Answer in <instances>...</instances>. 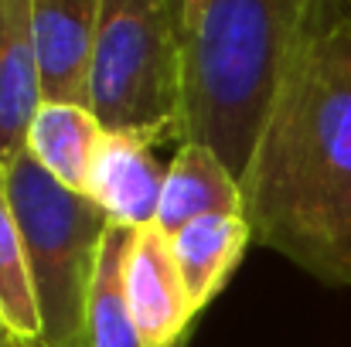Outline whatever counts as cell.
Wrapping results in <instances>:
<instances>
[{"instance_id": "10", "label": "cell", "mask_w": 351, "mask_h": 347, "mask_svg": "<svg viewBox=\"0 0 351 347\" xmlns=\"http://www.w3.org/2000/svg\"><path fill=\"white\" fill-rule=\"evenodd\" d=\"M249 242L252 231L245 215H208L171 235V252L195 313H202L222 293Z\"/></svg>"}, {"instance_id": "14", "label": "cell", "mask_w": 351, "mask_h": 347, "mask_svg": "<svg viewBox=\"0 0 351 347\" xmlns=\"http://www.w3.org/2000/svg\"><path fill=\"white\" fill-rule=\"evenodd\" d=\"M314 14H321V17H348L351 0H317L314 3Z\"/></svg>"}, {"instance_id": "6", "label": "cell", "mask_w": 351, "mask_h": 347, "mask_svg": "<svg viewBox=\"0 0 351 347\" xmlns=\"http://www.w3.org/2000/svg\"><path fill=\"white\" fill-rule=\"evenodd\" d=\"M99 17L103 0H31V31L45 103L89 106Z\"/></svg>"}, {"instance_id": "11", "label": "cell", "mask_w": 351, "mask_h": 347, "mask_svg": "<svg viewBox=\"0 0 351 347\" xmlns=\"http://www.w3.org/2000/svg\"><path fill=\"white\" fill-rule=\"evenodd\" d=\"M103 123L79 103H41L27 133V153L72 191H86L93 157L103 140Z\"/></svg>"}, {"instance_id": "2", "label": "cell", "mask_w": 351, "mask_h": 347, "mask_svg": "<svg viewBox=\"0 0 351 347\" xmlns=\"http://www.w3.org/2000/svg\"><path fill=\"white\" fill-rule=\"evenodd\" d=\"M317 0H205L181 38V143L242 177Z\"/></svg>"}, {"instance_id": "1", "label": "cell", "mask_w": 351, "mask_h": 347, "mask_svg": "<svg viewBox=\"0 0 351 347\" xmlns=\"http://www.w3.org/2000/svg\"><path fill=\"white\" fill-rule=\"evenodd\" d=\"M239 184L252 245L351 286V14L311 17Z\"/></svg>"}, {"instance_id": "17", "label": "cell", "mask_w": 351, "mask_h": 347, "mask_svg": "<svg viewBox=\"0 0 351 347\" xmlns=\"http://www.w3.org/2000/svg\"><path fill=\"white\" fill-rule=\"evenodd\" d=\"M7 347H21V344H17V341H10V344H7Z\"/></svg>"}, {"instance_id": "7", "label": "cell", "mask_w": 351, "mask_h": 347, "mask_svg": "<svg viewBox=\"0 0 351 347\" xmlns=\"http://www.w3.org/2000/svg\"><path fill=\"white\" fill-rule=\"evenodd\" d=\"M167 164L157 157V143L136 133L106 129L86 177V198H93L110 225L147 229L157 222Z\"/></svg>"}, {"instance_id": "9", "label": "cell", "mask_w": 351, "mask_h": 347, "mask_svg": "<svg viewBox=\"0 0 351 347\" xmlns=\"http://www.w3.org/2000/svg\"><path fill=\"white\" fill-rule=\"evenodd\" d=\"M208 215H242V184L212 146L178 143L167 164L154 225L174 235Z\"/></svg>"}, {"instance_id": "3", "label": "cell", "mask_w": 351, "mask_h": 347, "mask_svg": "<svg viewBox=\"0 0 351 347\" xmlns=\"http://www.w3.org/2000/svg\"><path fill=\"white\" fill-rule=\"evenodd\" d=\"M7 194L34 283L41 344L86 347V307L110 218L82 191L65 188L24 150L7 167Z\"/></svg>"}, {"instance_id": "8", "label": "cell", "mask_w": 351, "mask_h": 347, "mask_svg": "<svg viewBox=\"0 0 351 347\" xmlns=\"http://www.w3.org/2000/svg\"><path fill=\"white\" fill-rule=\"evenodd\" d=\"M41 72L31 31V0H0V167L24 150L34 113L41 110Z\"/></svg>"}, {"instance_id": "4", "label": "cell", "mask_w": 351, "mask_h": 347, "mask_svg": "<svg viewBox=\"0 0 351 347\" xmlns=\"http://www.w3.org/2000/svg\"><path fill=\"white\" fill-rule=\"evenodd\" d=\"M89 110L103 129L181 143V31L167 0H103Z\"/></svg>"}, {"instance_id": "13", "label": "cell", "mask_w": 351, "mask_h": 347, "mask_svg": "<svg viewBox=\"0 0 351 347\" xmlns=\"http://www.w3.org/2000/svg\"><path fill=\"white\" fill-rule=\"evenodd\" d=\"M167 3H171L174 24H178V31H181V38H184V34H188V27L195 24L198 10L205 7V0H167Z\"/></svg>"}, {"instance_id": "15", "label": "cell", "mask_w": 351, "mask_h": 347, "mask_svg": "<svg viewBox=\"0 0 351 347\" xmlns=\"http://www.w3.org/2000/svg\"><path fill=\"white\" fill-rule=\"evenodd\" d=\"M10 341H14V337H10V331H7V320H3V310H0V347H7Z\"/></svg>"}, {"instance_id": "12", "label": "cell", "mask_w": 351, "mask_h": 347, "mask_svg": "<svg viewBox=\"0 0 351 347\" xmlns=\"http://www.w3.org/2000/svg\"><path fill=\"white\" fill-rule=\"evenodd\" d=\"M0 310L14 341H38L41 317L34 300V283L27 269V252L21 225L7 194V170L0 167Z\"/></svg>"}, {"instance_id": "16", "label": "cell", "mask_w": 351, "mask_h": 347, "mask_svg": "<svg viewBox=\"0 0 351 347\" xmlns=\"http://www.w3.org/2000/svg\"><path fill=\"white\" fill-rule=\"evenodd\" d=\"M21 347H48V344H41V341H17Z\"/></svg>"}, {"instance_id": "5", "label": "cell", "mask_w": 351, "mask_h": 347, "mask_svg": "<svg viewBox=\"0 0 351 347\" xmlns=\"http://www.w3.org/2000/svg\"><path fill=\"white\" fill-rule=\"evenodd\" d=\"M126 303L143 347H184L195 324L181 269L171 252V235L157 225L136 229L126 248Z\"/></svg>"}]
</instances>
